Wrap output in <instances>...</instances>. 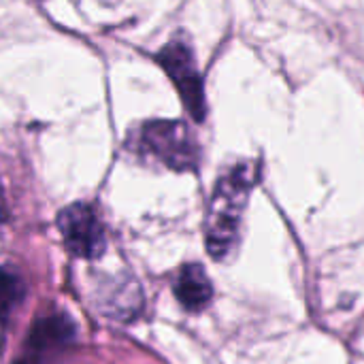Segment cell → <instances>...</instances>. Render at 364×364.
<instances>
[{
    "label": "cell",
    "instance_id": "cell-8",
    "mask_svg": "<svg viewBox=\"0 0 364 364\" xmlns=\"http://www.w3.org/2000/svg\"><path fill=\"white\" fill-rule=\"evenodd\" d=\"M21 299H23V284L19 275L9 267H0V322L13 314V309L21 303Z\"/></svg>",
    "mask_w": 364,
    "mask_h": 364
},
{
    "label": "cell",
    "instance_id": "cell-6",
    "mask_svg": "<svg viewBox=\"0 0 364 364\" xmlns=\"http://www.w3.org/2000/svg\"><path fill=\"white\" fill-rule=\"evenodd\" d=\"M173 292L179 305L188 311H200L209 305L213 296V286L200 264H186L179 269Z\"/></svg>",
    "mask_w": 364,
    "mask_h": 364
},
{
    "label": "cell",
    "instance_id": "cell-7",
    "mask_svg": "<svg viewBox=\"0 0 364 364\" xmlns=\"http://www.w3.org/2000/svg\"><path fill=\"white\" fill-rule=\"evenodd\" d=\"M73 337H75V324H73L70 318L64 316V314H53V316L41 318V320L34 324L32 335H30L32 346H34L36 350L66 346Z\"/></svg>",
    "mask_w": 364,
    "mask_h": 364
},
{
    "label": "cell",
    "instance_id": "cell-10",
    "mask_svg": "<svg viewBox=\"0 0 364 364\" xmlns=\"http://www.w3.org/2000/svg\"><path fill=\"white\" fill-rule=\"evenodd\" d=\"M4 218V209H2V205H0V220Z\"/></svg>",
    "mask_w": 364,
    "mask_h": 364
},
{
    "label": "cell",
    "instance_id": "cell-3",
    "mask_svg": "<svg viewBox=\"0 0 364 364\" xmlns=\"http://www.w3.org/2000/svg\"><path fill=\"white\" fill-rule=\"evenodd\" d=\"M156 62L162 66V70L168 75L173 81L175 90L179 92L183 107L188 113L196 119L203 122L207 115V102H205V87H203V77L196 66V55L188 38L173 36L158 53Z\"/></svg>",
    "mask_w": 364,
    "mask_h": 364
},
{
    "label": "cell",
    "instance_id": "cell-5",
    "mask_svg": "<svg viewBox=\"0 0 364 364\" xmlns=\"http://www.w3.org/2000/svg\"><path fill=\"white\" fill-rule=\"evenodd\" d=\"M143 305L141 290L132 279H111L98 288V309L115 320H132Z\"/></svg>",
    "mask_w": 364,
    "mask_h": 364
},
{
    "label": "cell",
    "instance_id": "cell-9",
    "mask_svg": "<svg viewBox=\"0 0 364 364\" xmlns=\"http://www.w3.org/2000/svg\"><path fill=\"white\" fill-rule=\"evenodd\" d=\"M17 364H38V363H34V360H19Z\"/></svg>",
    "mask_w": 364,
    "mask_h": 364
},
{
    "label": "cell",
    "instance_id": "cell-1",
    "mask_svg": "<svg viewBox=\"0 0 364 364\" xmlns=\"http://www.w3.org/2000/svg\"><path fill=\"white\" fill-rule=\"evenodd\" d=\"M258 175L260 168L256 162H239L218 179L205 220L207 252L215 260H224L237 247L243 211Z\"/></svg>",
    "mask_w": 364,
    "mask_h": 364
},
{
    "label": "cell",
    "instance_id": "cell-4",
    "mask_svg": "<svg viewBox=\"0 0 364 364\" xmlns=\"http://www.w3.org/2000/svg\"><path fill=\"white\" fill-rule=\"evenodd\" d=\"M58 228L66 250L85 260H96L105 254V228L87 203H73L58 213Z\"/></svg>",
    "mask_w": 364,
    "mask_h": 364
},
{
    "label": "cell",
    "instance_id": "cell-11",
    "mask_svg": "<svg viewBox=\"0 0 364 364\" xmlns=\"http://www.w3.org/2000/svg\"><path fill=\"white\" fill-rule=\"evenodd\" d=\"M105 4H113V2H117V0H102Z\"/></svg>",
    "mask_w": 364,
    "mask_h": 364
},
{
    "label": "cell",
    "instance_id": "cell-2",
    "mask_svg": "<svg viewBox=\"0 0 364 364\" xmlns=\"http://www.w3.org/2000/svg\"><path fill=\"white\" fill-rule=\"evenodd\" d=\"M132 145L141 156L154 158L171 171H194L198 166V143L179 119H151L139 126Z\"/></svg>",
    "mask_w": 364,
    "mask_h": 364
}]
</instances>
